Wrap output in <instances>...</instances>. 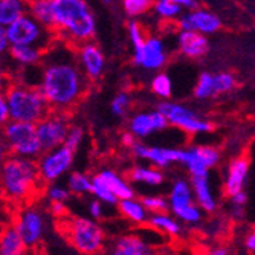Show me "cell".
Returning a JSON list of instances; mask_svg holds the SVG:
<instances>
[{
  "label": "cell",
  "mask_w": 255,
  "mask_h": 255,
  "mask_svg": "<svg viewBox=\"0 0 255 255\" xmlns=\"http://www.w3.org/2000/svg\"><path fill=\"white\" fill-rule=\"evenodd\" d=\"M74 48L55 38L40 63L38 87L54 110L69 112L81 101L89 87L90 80L83 72Z\"/></svg>",
  "instance_id": "6da1fadb"
},
{
  "label": "cell",
  "mask_w": 255,
  "mask_h": 255,
  "mask_svg": "<svg viewBox=\"0 0 255 255\" xmlns=\"http://www.w3.org/2000/svg\"><path fill=\"white\" fill-rule=\"evenodd\" d=\"M54 34L58 40L78 46L97 34V20L86 0H54Z\"/></svg>",
  "instance_id": "7a4b0ae2"
},
{
  "label": "cell",
  "mask_w": 255,
  "mask_h": 255,
  "mask_svg": "<svg viewBox=\"0 0 255 255\" xmlns=\"http://www.w3.org/2000/svg\"><path fill=\"white\" fill-rule=\"evenodd\" d=\"M37 160L9 154L2 165V191L9 203L21 205L31 200L43 187Z\"/></svg>",
  "instance_id": "3957f363"
},
{
  "label": "cell",
  "mask_w": 255,
  "mask_h": 255,
  "mask_svg": "<svg viewBox=\"0 0 255 255\" xmlns=\"http://www.w3.org/2000/svg\"><path fill=\"white\" fill-rule=\"evenodd\" d=\"M3 95L9 104L11 120L14 121L37 124L52 110L43 92L37 86L17 81L6 87Z\"/></svg>",
  "instance_id": "277c9868"
},
{
  "label": "cell",
  "mask_w": 255,
  "mask_h": 255,
  "mask_svg": "<svg viewBox=\"0 0 255 255\" xmlns=\"http://www.w3.org/2000/svg\"><path fill=\"white\" fill-rule=\"evenodd\" d=\"M43 145L38 137L37 124L9 120L3 124L2 153L38 159L43 153Z\"/></svg>",
  "instance_id": "5b68a950"
},
{
  "label": "cell",
  "mask_w": 255,
  "mask_h": 255,
  "mask_svg": "<svg viewBox=\"0 0 255 255\" xmlns=\"http://www.w3.org/2000/svg\"><path fill=\"white\" fill-rule=\"evenodd\" d=\"M64 237L78 254L95 255L106 249L104 231L92 217H75L66 223Z\"/></svg>",
  "instance_id": "8992f818"
},
{
  "label": "cell",
  "mask_w": 255,
  "mask_h": 255,
  "mask_svg": "<svg viewBox=\"0 0 255 255\" xmlns=\"http://www.w3.org/2000/svg\"><path fill=\"white\" fill-rule=\"evenodd\" d=\"M3 28L11 44H37L48 49L57 38L52 29L43 26L29 12Z\"/></svg>",
  "instance_id": "52a82bcc"
},
{
  "label": "cell",
  "mask_w": 255,
  "mask_h": 255,
  "mask_svg": "<svg viewBox=\"0 0 255 255\" xmlns=\"http://www.w3.org/2000/svg\"><path fill=\"white\" fill-rule=\"evenodd\" d=\"M170 211L183 223V225H199L202 220L203 210L197 205L194 199V191L191 180L177 179L168 194Z\"/></svg>",
  "instance_id": "ba28073f"
},
{
  "label": "cell",
  "mask_w": 255,
  "mask_h": 255,
  "mask_svg": "<svg viewBox=\"0 0 255 255\" xmlns=\"http://www.w3.org/2000/svg\"><path fill=\"white\" fill-rule=\"evenodd\" d=\"M157 109L167 117L170 126L185 131L187 134L210 133L214 128V126L210 121L199 118L194 110H191L190 107L183 104L164 101L157 106Z\"/></svg>",
  "instance_id": "9c48e42d"
},
{
  "label": "cell",
  "mask_w": 255,
  "mask_h": 255,
  "mask_svg": "<svg viewBox=\"0 0 255 255\" xmlns=\"http://www.w3.org/2000/svg\"><path fill=\"white\" fill-rule=\"evenodd\" d=\"M74 157L75 151L66 147L64 144L57 148L43 151L37 159V165L43 183H54L58 179H61L66 173H69L74 164Z\"/></svg>",
  "instance_id": "30bf717a"
},
{
  "label": "cell",
  "mask_w": 255,
  "mask_h": 255,
  "mask_svg": "<svg viewBox=\"0 0 255 255\" xmlns=\"http://www.w3.org/2000/svg\"><path fill=\"white\" fill-rule=\"evenodd\" d=\"M12 223L18 229V233L23 237V240H25L28 249L32 251L40 246L44 237V231H46L44 214L40 208L34 205L18 208Z\"/></svg>",
  "instance_id": "8fae6325"
},
{
  "label": "cell",
  "mask_w": 255,
  "mask_h": 255,
  "mask_svg": "<svg viewBox=\"0 0 255 255\" xmlns=\"http://www.w3.org/2000/svg\"><path fill=\"white\" fill-rule=\"evenodd\" d=\"M71 127L72 126L69 121L67 112L52 109L43 120L37 123V131L43 150L46 151L63 145Z\"/></svg>",
  "instance_id": "7c38bea8"
},
{
  "label": "cell",
  "mask_w": 255,
  "mask_h": 255,
  "mask_svg": "<svg viewBox=\"0 0 255 255\" xmlns=\"http://www.w3.org/2000/svg\"><path fill=\"white\" fill-rule=\"evenodd\" d=\"M220 162V151L210 145H194L185 148L182 164L191 176H208L210 170Z\"/></svg>",
  "instance_id": "4fadbf2b"
},
{
  "label": "cell",
  "mask_w": 255,
  "mask_h": 255,
  "mask_svg": "<svg viewBox=\"0 0 255 255\" xmlns=\"http://www.w3.org/2000/svg\"><path fill=\"white\" fill-rule=\"evenodd\" d=\"M168 60L167 48L159 37H147L141 48L133 49V61L136 66L144 67L145 71H159Z\"/></svg>",
  "instance_id": "5bb4252c"
},
{
  "label": "cell",
  "mask_w": 255,
  "mask_h": 255,
  "mask_svg": "<svg viewBox=\"0 0 255 255\" xmlns=\"http://www.w3.org/2000/svg\"><path fill=\"white\" fill-rule=\"evenodd\" d=\"M130 150L137 159L147 160L148 164L159 167V168H167L171 164H182L183 153H185V148L156 147V145L150 147L141 142H134Z\"/></svg>",
  "instance_id": "9a60e30c"
},
{
  "label": "cell",
  "mask_w": 255,
  "mask_h": 255,
  "mask_svg": "<svg viewBox=\"0 0 255 255\" xmlns=\"http://www.w3.org/2000/svg\"><path fill=\"white\" fill-rule=\"evenodd\" d=\"M78 63L83 69V72L90 81L98 80L106 67V58L103 51L100 49V46L94 43L92 40L84 41L78 46H75Z\"/></svg>",
  "instance_id": "2e32d148"
},
{
  "label": "cell",
  "mask_w": 255,
  "mask_h": 255,
  "mask_svg": "<svg viewBox=\"0 0 255 255\" xmlns=\"http://www.w3.org/2000/svg\"><path fill=\"white\" fill-rule=\"evenodd\" d=\"M170 126L168 120L159 109L151 112H139L128 120V130L136 137H147L153 133L165 130Z\"/></svg>",
  "instance_id": "e0dca14e"
},
{
  "label": "cell",
  "mask_w": 255,
  "mask_h": 255,
  "mask_svg": "<svg viewBox=\"0 0 255 255\" xmlns=\"http://www.w3.org/2000/svg\"><path fill=\"white\" fill-rule=\"evenodd\" d=\"M177 26L179 29H193L205 35H210V34H216L222 28V21L211 11L194 8L179 17Z\"/></svg>",
  "instance_id": "ac0fdd59"
},
{
  "label": "cell",
  "mask_w": 255,
  "mask_h": 255,
  "mask_svg": "<svg viewBox=\"0 0 255 255\" xmlns=\"http://www.w3.org/2000/svg\"><path fill=\"white\" fill-rule=\"evenodd\" d=\"M177 49L180 55L187 57L190 60L202 58L208 49H210V43L205 34L193 29H180L177 34Z\"/></svg>",
  "instance_id": "d6986e66"
},
{
  "label": "cell",
  "mask_w": 255,
  "mask_h": 255,
  "mask_svg": "<svg viewBox=\"0 0 255 255\" xmlns=\"http://www.w3.org/2000/svg\"><path fill=\"white\" fill-rule=\"evenodd\" d=\"M248 174H249V160L246 157L239 156L231 160L225 173V182H223L225 194L231 196L245 190Z\"/></svg>",
  "instance_id": "ffe728a7"
},
{
  "label": "cell",
  "mask_w": 255,
  "mask_h": 255,
  "mask_svg": "<svg viewBox=\"0 0 255 255\" xmlns=\"http://www.w3.org/2000/svg\"><path fill=\"white\" fill-rule=\"evenodd\" d=\"M110 252L115 255H150L154 249L145 239L136 234H128L115 239L110 246Z\"/></svg>",
  "instance_id": "44dd1931"
},
{
  "label": "cell",
  "mask_w": 255,
  "mask_h": 255,
  "mask_svg": "<svg viewBox=\"0 0 255 255\" xmlns=\"http://www.w3.org/2000/svg\"><path fill=\"white\" fill-rule=\"evenodd\" d=\"M210 176V174H208ZM208 176H191V185L194 191V199L197 205L208 214H211L217 210L219 202L213 193L210 177Z\"/></svg>",
  "instance_id": "7402d4cb"
},
{
  "label": "cell",
  "mask_w": 255,
  "mask_h": 255,
  "mask_svg": "<svg viewBox=\"0 0 255 255\" xmlns=\"http://www.w3.org/2000/svg\"><path fill=\"white\" fill-rule=\"evenodd\" d=\"M104 185H107V188L117 196L120 200L123 199H130L134 197V191L133 187L130 185L128 180H126L123 176H120L117 171H113L110 168H104L101 171H98L95 174Z\"/></svg>",
  "instance_id": "603a6c76"
},
{
  "label": "cell",
  "mask_w": 255,
  "mask_h": 255,
  "mask_svg": "<svg viewBox=\"0 0 255 255\" xmlns=\"http://www.w3.org/2000/svg\"><path fill=\"white\" fill-rule=\"evenodd\" d=\"M46 49L37 44H11L9 55L21 67L37 66L41 63Z\"/></svg>",
  "instance_id": "cb8c5ba5"
},
{
  "label": "cell",
  "mask_w": 255,
  "mask_h": 255,
  "mask_svg": "<svg viewBox=\"0 0 255 255\" xmlns=\"http://www.w3.org/2000/svg\"><path fill=\"white\" fill-rule=\"evenodd\" d=\"M28 246L20 236L18 229L12 225L3 228L2 236H0V254L2 255H21L26 254Z\"/></svg>",
  "instance_id": "d4e9b609"
},
{
  "label": "cell",
  "mask_w": 255,
  "mask_h": 255,
  "mask_svg": "<svg viewBox=\"0 0 255 255\" xmlns=\"http://www.w3.org/2000/svg\"><path fill=\"white\" fill-rule=\"evenodd\" d=\"M147 225L151 229L157 231V233H162V234L170 236V237H179L182 234V231H183L180 220L174 214L171 216L167 211L150 214Z\"/></svg>",
  "instance_id": "484cf974"
},
{
  "label": "cell",
  "mask_w": 255,
  "mask_h": 255,
  "mask_svg": "<svg viewBox=\"0 0 255 255\" xmlns=\"http://www.w3.org/2000/svg\"><path fill=\"white\" fill-rule=\"evenodd\" d=\"M118 210L123 217H126L133 225H147L148 222V210L142 200H136L134 197L123 199L118 202Z\"/></svg>",
  "instance_id": "4316f807"
},
{
  "label": "cell",
  "mask_w": 255,
  "mask_h": 255,
  "mask_svg": "<svg viewBox=\"0 0 255 255\" xmlns=\"http://www.w3.org/2000/svg\"><path fill=\"white\" fill-rule=\"evenodd\" d=\"M131 182L148 185V187H159L164 183L165 174L162 173V168L154 165H136L128 173Z\"/></svg>",
  "instance_id": "83f0119b"
},
{
  "label": "cell",
  "mask_w": 255,
  "mask_h": 255,
  "mask_svg": "<svg viewBox=\"0 0 255 255\" xmlns=\"http://www.w3.org/2000/svg\"><path fill=\"white\" fill-rule=\"evenodd\" d=\"M29 0H0V26H8L28 14Z\"/></svg>",
  "instance_id": "f1b7e54d"
},
{
  "label": "cell",
  "mask_w": 255,
  "mask_h": 255,
  "mask_svg": "<svg viewBox=\"0 0 255 255\" xmlns=\"http://www.w3.org/2000/svg\"><path fill=\"white\" fill-rule=\"evenodd\" d=\"M28 12L43 26L54 29V3L49 0H29Z\"/></svg>",
  "instance_id": "f546056e"
},
{
  "label": "cell",
  "mask_w": 255,
  "mask_h": 255,
  "mask_svg": "<svg viewBox=\"0 0 255 255\" xmlns=\"http://www.w3.org/2000/svg\"><path fill=\"white\" fill-rule=\"evenodd\" d=\"M216 74H210V72H203L200 74L196 86H194V97L199 100H208L217 97L216 92Z\"/></svg>",
  "instance_id": "4dcf8cb0"
},
{
  "label": "cell",
  "mask_w": 255,
  "mask_h": 255,
  "mask_svg": "<svg viewBox=\"0 0 255 255\" xmlns=\"http://www.w3.org/2000/svg\"><path fill=\"white\" fill-rule=\"evenodd\" d=\"M66 185L74 196H84L92 193V177L80 171H74L69 174Z\"/></svg>",
  "instance_id": "1f68e13d"
},
{
  "label": "cell",
  "mask_w": 255,
  "mask_h": 255,
  "mask_svg": "<svg viewBox=\"0 0 255 255\" xmlns=\"http://www.w3.org/2000/svg\"><path fill=\"white\" fill-rule=\"evenodd\" d=\"M153 9L159 18L165 21H171V20H179L183 8L179 3L171 2V0H154Z\"/></svg>",
  "instance_id": "d6a6232c"
},
{
  "label": "cell",
  "mask_w": 255,
  "mask_h": 255,
  "mask_svg": "<svg viewBox=\"0 0 255 255\" xmlns=\"http://www.w3.org/2000/svg\"><path fill=\"white\" fill-rule=\"evenodd\" d=\"M150 87H151L153 94L162 100H168L173 95V81H171L170 75L165 72L156 74L151 80Z\"/></svg>",
  "instance_id": "836d02e7"
},
{
  "label": "cell",
  "mask_w": 255,
  "mask_h": 255,
  "mask_svg": "<svg viewBox=\"0 0 255 255\" xmlns=\"http://www.w3.org/2000/svg\"><path fill=\"white\" fill-rule=\"evenodd\" d=\"M90 194L97 199H100L101 202H104L106 205H118V202H120V199L115 196L107 188V185H104L97 176L92 177V193Z\"/></svg>",
  "instance_id": "e575fe53"
},
{
  "label": "cell",
  "mask_w": 255,
  "mask_h": 255,
  "mask_svg": "<svg viewBox=\"0 0 255 255\" xmlns=\"http://www.w3.org/2000/svg\"><path fill=\"white\" fill-rule=\"evenodd\" d=\"M154 5V0H123V8L127 15L139 17L148 12Z\"/></svg>",
  "instance_id": "d590c367"
},
{
  "label": "cell",
  "mask_w": 255,
  "mask_h": 255,
  "mask_svg": "<svg viewBox=\"0 0 255 255\" xmlns=\"http://www.w3.org/2000/svg\"><path fill=\"white\" fill-rule=\"evenodd\" d=\"M216 92L217 95H223V94H229L233 92L237 86V80L233 74L229 72H220L216 74Z\"/></svg>",
  "instance_id": "8d00e7d4"
},
{
  "label": "cell",
  "mask_w": 255,
  "mask_h": 255,
  "mask_svg": "<svg viewBox=\"0 0 255 255\" xmlns=\"http://www.w3.org/2000/svg\"><path fill=\"white\" fill-rule=\"evenodd\" d=\"M131 106V97L127 92H120L110 103V110L115 117H124Z\"/></svg>",
  "instance_id": "74e56055"
},
{
  "label": "cell",
  "mask_w": 255,
  "mask_h": 255,
  "mask_svg": "<svg viewBox=\"0 0 255 255\" xmlns=\"http://www.w3.org/2000/svg\"><path fill=\"white\" fill-rule=\"evenodd\" d=\"M71 190L67 188V185H60V183H49L46 188V197L49 202H67L71 197Z\"/></svg>",
  "instance_id": "f35d334b"
},
{
  "label": "cell",
  "mask_w": 255,
  "mask_h": 255,
  "mask_svg": "<svg viewBox=\"0 0 255 255\" xmlns=\"http://www.w3.org/2000/svg\"><path fill=\"white\" fill-rule=\"evenodd\" d=\"M142 203L148 210L150 214L154 213H164L170 210V202L168 197H162V196H145L142 199Z\"/></svg>",
  "instance_id": "ab89813d"
},
{
  "label": "cell",
  "mask_w": 255,
  "mask_h": 255,
  "mask_svg": "<svg viewBox=\"0 0 255 255\" xmlns=\"http://www.w3.org/2000/svg\"><path fill=\"white\" fill-rule=\"evenodd\" d=\"M127 32H128V40L133 46V49L136 48H141V46L145 43L147 40V35L142 29V26L139 25L137 21L134 20H130L128 21V25H127Z\"/></svg>",
  "instance_id": "60d3db41"
},
{
  "label": "cell",
  "mask_w": 255,
  "mask_h": 255,
  "mask_svg": "<svg viewBox=\"0 0 255 255\" xmlns=\"http://www.w3.org/2000/svg\"><path fill=\"white\" fill-rule=\"evenodd\" d=\"M83 137H84L83 128L78 127V126H72L71 130H69V133H67V137H66V141H64V145L69 147L71 150H74V151H77V150L80 148L81 142H83Z\"/></svg>",
  "instance_id": "b9f144b4"
},
{
  "label": "cell",
  "mask_w": 255,
  "mask_h": 255,
  "mask_svg": "<svg viewBox=\"0 0 255 255\" xmlns=\"http://www.w3.org/2000/svg\"><path fill=\"white\" fill-rule=\"evenodd\" d=\"M104 202H101L100 199H94L90 203H89V214L92 219H95V220H100L104 217Z\"/></svg>",
  "instance_id": "7bdbcfd3"
},
{
  "label": "cell",
  "mask_w": 255,
  "mask_h": 255,
  "mask_svg": "<svg viewBox=\"0 0 255 255\" xmlns=\"http://www.w3.org/2000/svg\"><path fill=\"white\" fill-rule=\"evenodd\" d=\"M11 120V113H9V104L5 98V95H2V98H0V121H2V124L8 123Z\"/></svg>",
  "instance_id": "ee69618b"
},
{
  "label": "cell",
  "mask_w": 255,
  "mask_h": 255,
  "mask_svg": "<svg viewBox=\"0 0 255 255\" xmlns=\"http://www.w3.org/2000/svg\"><path fill=\"white\" fill-rule=\"evenodd\" d=\"M228 199H229V203L231 205H237V206H245L246 202H248V196H246L245 190H242V191H239L236 194L228 196Z\"/></svg>",
  "instance_id": "f6af8a7d"
},
{
  "label": "cell",
  "mask_w": 255,
  "mask_h": 255,
  "mask_svg": "<svg viewBox=\"0 0 255 255\" xmlns=\"http://www.w3.org/2000/svg\"><path fill=\"white\" fill-rule=\"evenodd\" d=\"M243 245H245V249L249 254H255V229H251L249 233L245 236Z\"/></svg>",
  "instance_id": "bcb514c9"
},
{
  "label": "cell",
  "mask_w": 255,
  "mask_h": 255,
  "mask_svg": "<svg viewBox=\"0 0 255 255\" xmlns=\"http://www.w3.org/2000/svg\"><path fill=\"white\" fill-rule=\"evenodd\" d=\"M49 210L55 217H61L67 213V206H66V202H51Z\"/></svg>",
  "instance_id": "7dc6e473"
},
{
  "label": "cell",
  "mask_w": 255,
  "mask_h": 255,
  "mask_svg": "<svg viewBox=\"0 0 255 255\" xmlns=\"http://www.w3.org/2000/svg\"><path fill=\"white\" fill-rule=\"evenodd\" d=\"M9 48H11V41L5 32V28L0 26V51L5 54V52H9Z\"/></svg>",
  "instance_id": "c3c4849f"
},
{
  "label": "cell",
  "mask_w": 255,
  "mask_h": 255,
  "mask_svg": "<svg viewBox=\"0 0 255 255\" xmlns=\"http://www.w3.org/2000/svg\"><path fill=\"white\" fill-rule=\"evenodd\" d=\"M134 137H136V136L128 130L127 133H124V134H123V144H124L126 147L131 148V147H133V144L136 142V139H134Z\"/></svg>",
  "instance_id": "681fc988"
},
{
  "label": "cell",
  "mask_w": 255,
  "mask_h": 255,
  "mask_svg": "<svg viewBox=\"0 0 255 255\" xmlns=\"http://www.w3.org/2000/svg\"><path fill=\"white\" fill-rule=\"evenodd\" d=\"M243 208L245 206H237V205H231V214L236 220H240L243 217Z\"/></svg>",
  "instance_id": "f907efd6"
},
{
  "label": "cell",
  "mask_w": 255,
  "mask_h": 255,
  "mask_svg": "<svg viewBox=\"0 0 255 255\" xmlns=\"http://www.w3.org/2000/svg\"><path fill=\"white\" fill-rule=\"evenodd\" d=\"M171 2L179 3L182 8H187V9H194V6H196L194 0H171Z\"/></svg>",
  "instance_id": "816d5d0a"
},
{
  "label": "cell",
  "mask_w": 255,
  "mask_h": 255,
  "mask_svg": "<svg viewBox=\"0 0 255 255\" xmlns=\"http://www.w3.org/2000/svg\"><path fill=\"white\" fill-rule=\"evenodd\" d=\"M211 254L213 255H228L229 254V249H226V248H217V249H213Z\"/></svg>",
  "instance_id": "f5cc1de1"
},
{
  "label": "cell",
  "mask_w": 255,
  "mask_h": 255,
  "mask_svg": "<svg viewBox=\"0 0 255 255\" xmlns=\"http://www.w3.org/2000/svg\"><path fill=\"white\" fill-rule=\"evenodd\" d=\"M49 2H54V0H49Z\"/></svg>",
  "instance_id": "db71d44e"
}]
</instances>
